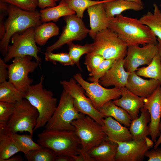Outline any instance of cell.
<instances>
[{"label": "cell", "instance_id": "6da1fadb", "mask_svg": "<svg viewBox=\"0 0 161 161\" xmlns=\"http://www.w3.org/2000/svg\"><path fill=\"white\" fill-rule=\"evenodd\" d=\"M115 32L128 46L157 44L156 36L150 29L137 18L121 14L109 18L108 28Z\"/></svg>", "mask_w": 161, "mask_h": 161}, {"label": "cell", "instance_id": "7a4b0ae2", "mask_svg": "<svg viewBox=\"0 0 161 161\" xmlns=\"http://www.w3.org/2000/svg\"><path fill=\"white\" fill-rule=\"evenodd\" d=\"M7 14L5 21V33L0 42V51L4 56L7 53L10 41L13 34L23 32L31 27H35L42 23L40 12L36 10H25L9 4Z\"/></svg>", "mask_w": 161, "mask_h": 161}, {"label": "cell", "instance_id": "3957f363", "mask_svg": "<svg viewBox=\"0 0 161 161\" xmlns=\"http://www.w3.org/2000/svg\"><path fill=\"white\" fill-rule=\"evenodd\" d=\"M37 143L49 148L57 156H72L78 154L80 140L74 131L44 129L38 134Z\"/></svg>", "mask_w": 161, "mask_h": 161}, {"label": "cell", "instance_id": "277c9868", "mask_svg": "<svg viewBox=\"0 0 161 161\" xmlns=\"http://www.w3.org/2000/svg\"><path fill=\"white\" fill-rule=\"evenodd\" d=\"M44 76L39 82L31 85L25 92L24 98L37 110L39 116L34 130L45 126L54 113L57 107V99L52 91L43 87Z\"/></svg>", "mask_w": 161, "mask_h": 161}, {"label": "cell", "instance_id": "5b68a950", "mask_svg": "<svg viewBox=\"0 0 161 161\" xmlns=\"http://www.w3.org/2000/svg\"><path fill=\"white\" fill-rule=\"evenodd\" d=\"M83 114L76 109L73 98L63 89L59 104L53 115L45 126L47 130H75L72 122Z\"/></svg>", "mask_w": 161, "mask_h": 161}, {"label": "cell", "instance_id": "8992f818", "mask_svg": "<svg viewBox=\"0 0 161 161\" xmlns=\"http://www.w3.org/2000/svg\"><path fill=\"white\" fill-rule=\"evenodd\" d=\"M93 39V48L90 53L100 55L104 59L117 60L125 57L128 46L110 29L99 32Z\"/></svg>", "mask_w": 161, "mask_h": 161}, {"label": "cell", "instance_id": "52a82bcc", "mask_svg": "<svg viewBox=\"0 0 161 161\" xmlns=\"http://www.w3.org/2000/svg\"><path fill=\"white\" fill-rule=\"evenodd\" d=\"M81 143L80 149L88 152L107 137L102 126L89 116L82 114L71 123Z\"/></svg>", "mask_w": 161, "mask_h": 161}, {"label": "cell", "instance_id": "ba28073f", "mask_svg": "<svg viewBox=\"0 0 161 161\" xmlns=\"http://www.w3.org/2000/svg\"><path fill=\"white\" fill-rule=\"evenodd\" d=\"M38 116L37 110L24 98L15 103L7 127L13 133L27 131L33 135Z\"/></svg>", "mask_w": 161, "mask_h": 161}, {"label": "cell", "instance_id": "9c48e42d", "mask_svg": "<svg viewBox=\"0 0 161 161\" xmlns=\"http://www.w3.org/2000/svg\"><path fill=\"white\" fill-rule=\"evenodd\" d=\"M34 29L31 27L21 34L17 32L13 35L11 38L12 44L8 46L4 56L5 62L17 57L30 55L35 58L40 64L41 59L38 55L39 50L35 39Z\"/></svg>", "mask_w": 161, "mask_h": 161}, {"label": "cell", "instance_id": "30bf717a", "mask_svg": "<svg viewBox=\"0 0 161 161\" xmlns=\"http://www.w3.org/2000/svg\"><path fill=\"white\" fill-rule=\"evenodd\" d=\"M30 55L19 56L14 58L11 64L7 65L9 81L19 90L25 92L33 82L28 74L35 71L40 64L37 61H32Z\"/></svg>", "mask_w": 161, "mask_h": 161}, {"label": "cell", "instance_id": "8fae6325", "mask_svg": "<svg viewBox=\"0 0 161 161\" xmlns=\"http://www.w3.org/2000/svg\"><path fill=\"white\" fill-rule=\"evenodd\" d=\"M77 83L74 78H72L68 81H61L60 83L63 89L73 98L75 106L78 111L89 116L103 126L104 116L94 108L84 89Z\"/></svg>", "mask_w": 161, "mask_h": 161}, {"label": "cell", "instance_id": "7c38bea8", "mask_svg": "<svg viewBox=\"0 0 161 161\" xmlns=\"http://www.w3.org/2000/svg\"><path fill=\"white\" fill-rule=\"evenodd\" d=\"M73 78L84 89L93 106L98 111L107 102L117 99L121 96L120 88L114 87L107 89L101 85L99 82H89L84 80L80 73L75 74Z\"/></svg>", "mask_w": 161, "mask_h": 161}, {"label": "cell", "instance_id": "4fadbf2b", "mask_svg": "<svg viewBox=\"0 0 161 161\" xmlns=\"http://www.w3.org/2000/svg\"><path fill=\"white\" fill-rule=\"evenodd\" d=\"M66 23L59 38L54 44L48 47L47 52H52L65 44L75 41H81L89 34V29L86 27L82 18L75 14L64 17Z\"/></svg>", "mask_w": 161, "mask_h": 161}, {"label": "cell", "instance_id": "5bb4252c", "mask_svg": "<svg viewBox=\"0 0 161 161\" xmlns=\"http://www.w3.org/2000/svg\"><path fill=\"white\" fill-rule=\"evenodd\" d=\"M157 44H147L142 47L137 45L128 46L124 59L126 70L131 73L136 72L141 66L149 65L158 53Z\"/></svg>", "mask_w": 161, "mask_h": 161}, {"label": "cell", "instance_id": "9a60e30c", "mask_svg": "<svg viewBox=\"0 0 161 161\" xmlns=\"http://www.w3.org/2000/svg\"><path fill=\"white\" fill-rule=\"evenodd\" d=\"M114 142L118 145L115 161H143L146 152L154 145V142L147 137L141 141Z\"/></svg>", "mask_w": 161, "mask_h": 161}, {"label": "cell", "instance_id": "2e32d148", "mask_svg": "<svg viewBox=\"0 0 161 161\" xmlns=\"http://www.w3.org/2000/svg\"><path fill=\"white\" fill-rule=\"evenodd\" d=\"M143 107L148 110L150 115L151 121L148 125L149 135L155 143L160 134L159 125L161 117V86L145 98Z\"/></svg>", "mask_w": 161, "mask_h": 161}, {"label": "cell", "instance_id": "e0dca14e", "mask_svg": "<svg viewBox=\"0 0 161 161\" xmlns=\"http://www.w3.org/2000/svg\"><path fill=\"white\" fill-rule=\"evenodd\" d=\"M124 58L116 60L110 68L99 80V83L104 87L110 86L119 88L125 87L130 73L125 69Z\"/></svg>", "mask_w": 161, "mask_h": 161}, {"label": "cell", "instance_id": "ac0fdd59", "mask_svg": "<svg viewBox=\"0 0 161 161\" xmlns=\"http://www.w3.org/2000/svg\"><path fill=\"white\" fill-rule=\"evenodd\" d=\"M160 86L158 81L152 79H145L134 72L129 74L125 87L136 95L145 98L150 95Z\"/></svg>", "mask_w": 161, "mask_h": 161}, {"label": "cell", "instance_id": "d6986e66", "mask_svg": "<svg viewBox=\"0 0 161 161\" xmlns=\"http://www.w3.org/2000/svg\"><path fill=\"white\" fill-rule=\"evenodd\" d=\"M120 89L121 97L113 100V103L126 110L131 120L137 118L139 117L140 109L143 107L145 98L136 95L125 87Z\"/></svg>", "mask_w": 161, "mask_h": 161}, {"label": "cell", "instance_id": "ffe728a7", "mask_svg": "<svg viewBox=\"0 0 161 161\" xmlns=\"http://www.w3.org/2000/svg\"><path fill=\"white\" fill-rule=\"evenodd\" d=\"M103 3L93 5L87 9L90 27L89 34L93 39L98 32L108 28L109 18L107 16Z\"/></svg>", "mask_w": 161, "mask_h": 161}, {"label": "cell", "instance_id": "44dd1931", "mask_svg": "<svg viewBox=\"0 0 161 161\" xmlns=\"http://www.w3.org/2000/svg\"><path fill=\"white\" fill-rule=\"evenodd\" d=\"M103 121V129L111 141L125 142L133 140L129 129L121 125L112 117H106Z\"/></svg>", "mask_w": 161, "mask_h": 161}, {"label": "cell", "instance_id": "7402d4cb", "mask_svg": "<svg viewBox=\"0 0 161 161\" xmlns=\"http://www.w3.org/2000/svg\"><path fill=\"white\" fill-rule=\"evenodd\" d=\"M140 111V115L131 120L129 128L133 140L137 141L143 140L149 135L148 124L151 121L150 113L143 107Z\"/></svg>", "mask_w": 161, "mask_h": 161}, {"label": "cell", "instance_id": "603a6c76", "mask_svg": "<svg viewBox=\"0 0 161 161\" xmlns=\"http://www.w3.org/2000/svg\"><path fill=\"white\" fill-rule=\"evenodd\" d=\"M118 145L107 137L88 152L95 161H115Z\"/></svg>", "mask_w": 161, "mask_h": 161}, {"label": "cell", "instance_id": "cb8c5ba5", "mask_svg": "<svg viewBox=\"0 0 161 161\" xmlns=\"http://www.w3.org/2000/svg\"><path fill=\"white\" fill-rule=\"evenodd\" d=\"M107 17L109 18L121 14L127 10L140 11L143 9V5L136 2L125 0H110L103 3Z\"/></svg>", "mask_w": 161, "mask_h": 161}, {"label": "cell", "instance_id": "d4e9b609", "mask_svg": "<svg viewBox=\"0 0 161 161\" xmlns=\"http://www.w3.org/2000/svg\"><path fill=\"white\" fill-rule=\"evenodd\" d=\"M7 124H0V161H4L19 152Z\"/></svg>", "mask_w": 161, "mask_h": 161}, {"label": "cell", "instance_id": "484cf974", "mask_svg": "<svg viewBox=\"0 0 161 161\" xmlns=\"http://www.w3.org/2000/svg\"><path fill=\"white\" fill-rule=\"evenodd\" d=\"M99 111L105 118L111 117L127 127H129L131 120L128 113L122 108L115 105L113 100L105 103Z\"/></svg>", "mask_w": 161, "mask_h": 161}, {"label": "cell", "instance_id": "4316f807", "mask_svg": "<svg viewBox=\"0 0 161 161\" xmlns=\"http://www.w3.org/2000/svg\"><path fill=\"white\" fill-rule=\"evenodd\" d=\"M39 12L42 23L50 21L56 22L61 17L75 13L69 8L66 1H60L58 5L41 9Z\"/></svg>", "mask_w": 161, "mask_h": 161}, {"label": "cell", "instance_id": "83f0119b", "mask_svg": "<svg viewBox=\"0 0 161 161\" xmlns=\"http://www.w3.org/2000/svg\"><path fill=\"white\" fill-rule=\"evenodd\" d=\"M25 92L18 89L9 81L0 83V101L15 103L24 98Z\"/></svg>", "mask_w": 161, "mask_h": 161}, {"label": "cell", "instance_id": "f1b7e54d", "mask_svg": "<svg viewBox=\"0 0 161 161\" xmlns=\"http://www.w3.org/2000/svg\"><path fill=\"white\" fill-rule=\"evenodd\" d=\"M59 28L53 22L44 23L35 27L34 35L36 44L45 45L50 38L58 35Z\"/></svg>", "mask_w": 161, "mask_h": 161}, {"label": "cell", "instance_id": "f546056e", "mask_svg": "<svg viewBox=\"0 0 161 161\" xmlns=\"http://www.w3.org/2000/svg\"><path fill=\"white\" fill-rule=\"evenodd\" d=\"M153 13L148 11L139 19L143 24L148 27L158 38L161 40V11L157 4H153Z\"/></svg>", "mask_w": 161, "mask_h": 161}, {"label": "cell", "instance_id": "4dcf8cb0", "mask_svg": "<svg viewBox=\"0 0 161 161\" xmlns=\"http://www.w3.org/2000/svg\"><path fill=\"white\" fill-rule=\"evenodd\" d=\"M135 72L140 77L158 81L161 86V62L158 53L147 66L138 68Z\"/></svg>", "mask_w": 161, "mask_h": 161}, {"label": "cell", "instance_id": "1f68e13d", "mask_svg": "<svg viewBox=\"0 0 161 161\" xmlns=\"http://www.w3.org/2000/svg\"><path fill=\"white\" fill-rule=\"evenodd\" d=\"M33 135L19 134L11 132V136L14 142L20 152L26 154L31 151L41 148L38 143L32 140Z\"/></svg>", "mask_w": 161, "mask_h": 161}, {"label": "cell", "instance_id": "d6a6232c", "mask_svg": "<svg viewBox=\"0 0 161 161\" xmlns=\"http://www.w3.org/2000/svg\"><path fill=\"white\" fill-rule=\"evenodd\" d=\"M67 45L68 47V53L75 64L81 71V68L79 63L80 59L83 55L92 52L93 48V43L81 45L75 44L71 42Z\"/></svg>", "mask_w": 161, "mask_h": 161}, {"label": "cell", "instance_id": "836d02e7", "mask_svg": "<svg viewBox=\"0 0 161 161\" xmlns=\"http://www.w3.org/2000/svg\"><path fill=\"white\" fill-rule=\"evenodd\" d=\"M24 156L28 161H55L57 155L50 149L41 147L30 151Z\"/></svg>", "mask_w": 161, "mask_h": 161}, {"label": "cell", "instance_id": "e575fe53", "mask_svg": "<svg viewBox=\"0 0 161 161\" xmlns=\"http://www.w3.org/2000/svg\"><path fill=\"white\" fill-rule=\"evenodd\" d=\"M109 0H67L65 1L69 8L75 12L76 16L82 18L84 12L86 9L93 5Z\"/></svg>", "mask_w": 161, "mask_h": 161}, {"label": "cell", "instance_id": "d590c367", "mask_svg": "<svg viewBox=\"0 0 161 161\" xmlns=\"http://www.w3.org/2000/svg\"><path fill=\"white\" fill-rule=\"evenodd\" d=\"M116 60L105 59L94 71L90 72L88 80L91 82H99V80L110 68Z\"/></svg>", "mask_w": 161, "mask_h": 161}, {"label": "cell", "instance_id": "8d00e7d4", "mask_svg": "<svg viewBox=\"0 0 161 161\" xmlns=\"http://www.w3.org/2000/svg\"><path fill=\"white\" fill-rule=\"evenodd\" d=\"M44 54L46 61L52 62L55 64L56 62L65 66H73L75 64L68 53H54L52 52L46 51Z\"/></svg>", "mask_w": 161, "mask_h": 161}, {"label": "cell", "instance_id": "74e56055", "mask_svg": "<svg viewBox=\"0 0 161 161\" xmlns=\"http://www.w3.org/2000/svg\"><path fill=\"white\" fill-rule=\"evenodd\" d=\"M1 0L22 10L29 11H36V7L38 6V0Z\"/></svg>", "mask_w": 161, "mask_h": 161}, {"label": "cell", "instance_id": "f35d334b", "mask_svg": "<svg viewBox=\"0 0 161 161\" xmlns=\"http://www.w3.org/2000/svg\"><path fill=\"white\" fill-rule=\"evenodd\" d=\"M15 103L0 101V124H7L12 114Z\"/></svg>", "mask_w": 161, "mask_h": 161}, {"label": "cell", "instance_id": "ab89813d", "mask_svg": "<svg viewBox=\"0 0 161 161\" xmlns=\"http://www.w3.org/2000/svg\"><path fill=\"white\" fill-rule=\"evenodd\" d=\"M104 59L100 55L90 53L86 54L84 64L86 66L88 71L90 72L94 71Z\"/></svg>", "mask_w": 161, "mask_h": 161}, {"label": "cell", "instance_id": "60d3db41", "mask_svg": "<svg viewBox=\"0 0 161 161\" xmlns=\"http://www.w3.org/2000/svg\"><path fill=\"white\" fill-rule=\"evenodd\" d=\"M145 157L148 158V161H161V148L149 149L145 153Z\"/></svg>", "mask_w": 161, "mask_h": 161}, {"label": "cell", "instance_id": "b9f144b4", "mask_svg": "<svg viewBox=\"0 0 161 161\" xmlns=\"http://www.w3.org/2000/svg\"><path fill=\"white\" fill-rule=\"evenodd\" d=\"M5 63L4 60L0 58V83L7 81L8 78V65Z\"/></svg>", "mask_w": 161, "mask_h": 161}, {"label": "cell", "instance_id": "7bdbcfd3", "mask_svg": "<svg viewBox=\"0 0 161 161\" xmlns=\"http://www.w3.org/2000/svg\"><path fill=\"white\" fill-rule=\"evenodd\" d=\"M74 161H95L87 152L79 149L78 154L77 155L72 156Z\"/></svg>", "mask_w": 161, "mask_h": 161}, {"label": "cell", "instance_id": "ee69618b", "mask_svg": "<svg viewBox=\"0 0 161 161\" xmlns=\"http://www.w3.org/2000/svg\"><path fill=\"white\" fill-rule=\"evenodd\" d=\"M38 6L41 8L44 9L48 7L56 6V2L54 0H38Z\"/></svg>", "mask_w": 161, "mask_h": 161}, {"label": "cell", "instance_id": "f6af8a7d", "mask_svg": "<svg viewBox=\"0 0 161 161\" xmlns=\"http://www.w3.org/2000/svg\"><path fill=\"white\" fill-rule=\"evenodd\" d=\"M5 13L0 12V39L1 40L5 35L6 28L5 22L4 21Z\"/></svg>", "mask_w": 161, "mask_h": 161}, {"label": "cell", "instance_id": "bcb514c9", "mask_svg": "<svg viewBox=\"0 0 161 161\" xmlns=\"http://www.w3.org/2000/svg\"><path fill=\"white\" fill-rule=\"evenodd\" d=\"M55 161H74V160L71 156L60 155L56 156Z\"/></svg>", "mask_w": 161, "mask_h": 161}, {"label": "cell", "instance_id": "7dc6e473", "mask_svg": "<svg viewBox=\"0 0 161 161\" xmlns=\"http://www.w3.org/2000/svg\"><path fill=\"white\" fill-rule=\"evenodd\" d=\"M23 159L22 157L19 155H14L4 161H22Z\"/></svg>", "mask_w": 161, "mask_h": 161}, {"label": "cell", "instance_id": "c3c4849f", "mask_svg": "<svg viewBox=\"0 0 161 161\" xmlns=\"http://www.w3.org/2000/svg\"><path fill=\"white\" fill-rule=\"evenodd\" d=\"M159 129L160 132V134L158 139L154 143V148L155 149L157 148L161 143V121H160L159 124Z\"/></svg>", "mask_w": 161, "mask_h": 161}, {"label": "cell", "instance_id": "681fc988", "mask_svg": "<svg viewBox=\"0 0 161 161\" xmlns=\"http://www.w3.org/2000/svg\"><path fill=\"white\" fill-rule=\"evenodd\" d=\"M157 45L158 50V54L160 56L161 62V40L159 38H157Z\"/></svg>", "mask_w": 161, "mask_h": 161}, {"label": "cell", "instance_id": "f907efd6", "mask_svg": "<svg viewBox=\"0 0 161 161\" xmlns=\"http://www.w3.org/2000/svg\"><path fill=\"white\" fill-rule=\"evenodd\" d=\"M127 1H130L136 2L141 4L143 5V3L141 0H125Z\"/></svg>", "mask_w": 161, "mask_h": 161}, {"label": "cell", "instance_id": "816d5d0a", "mask_svg": "<svg viewBox=\"0 0 161 161\" xmlns=\"http://www.w3.org/2000/svg\"><path fill=\"white\" fill-rule=\"evenodd\" d=\"M54 1H55V2H56V1H66V0H54Z\"/></svg>", "mask_w": 161, "mask_h": 161}, {"label": "cell", "instance_id": "f5cc1de1", "mask_svg": "<svg viewBox=\"0 0 161 161\" xmlns=\"http://www.w3.org/2000/svg\"><path fill=\"white\" fill-rule=\"evenodd\" d=\"M160 6L161 7V4H160Z\"/></svg>", "mask_w": 161, "mask_h": 161}, {"label": "cell", "instance_id": "db71d44e", "mask_svg": "<svg viewBox=\"0 0 161 161\" xmlns=\"http://www.w3.org/2000/svg\"></svg>", "mask_w": 161, "mask_h": 161}]
</instances>
